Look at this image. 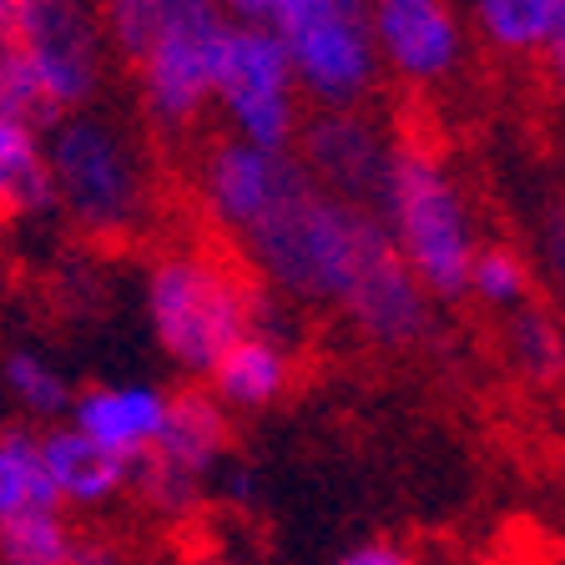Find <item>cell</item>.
Masks as SVG:
<instances>
[{
	"instance_id": "6da1fadb",
	"label": "cell",
	"mask_w": 565,
	"mask_h": 565,
	"mask_svg": "<svg viewBox=\"0 0 565 565\" xmlns=\"http://www.w3.org/2000/svg\"><path fill=\"white\" fill-rule=\"evenodd\" d=\"M243 253L268 294L339 308L379 349H414L435 329L439 303L404 268L379 212L318 188L308 172L243 237Z\"/></svg>"
},
{
	"instance_id": "7a4b0ae2",
	"label": "cell",
	"mask_w": 565,
	"mask_h": 565,
	"mask_svg": "<svg viewBox=\"0 0 565 565\" xmlns=\"http://www.w3.org/2000/svg\"><path fill=\"white\" fill-rule=\"evenodd\" d=\"M374 212L424 294L435 303H459L480 233L455 167L429 141H388Z\"/></svg>"
},
{
	"instance_id": "3957f363",
	"label": "cell",
	"mask_w": 565,
	"mask_h": 565,
	"mask_svg": "<svg viewBox=\"0 0 565 565\" xmlns=\"http://www.w3.org/2000/svg\"><path fill=\"white\" fill-rule=\"evenodd\" d=\"M56 212L76 233L117 243L152 217V167L141 141L106 111H66L46 127Z\"/></svg>"
},
{
	"instance_id": "277c9868",
	"label": "cell",
	"mask_w": 565,
	"mask_h": 565,
	"mask_svg": "<svg viewBox=\"0 0 565 565\" xmlns=\"http://www.w3.org/2000/svg\"><path fill=\"white\" fill-rule=\"evenodd\" d=\"M253 282L207 247H172L141 278L152 343L177 374L207 379L212 364L253 329Z\"/></svg>"
},
{
	"instance_id": "5b68a950",
	"label": "cell",
	"mask_w": 565,
	"mask_h": 565,
	"mask_svg": "<svg viewBox=\"0 0 565 565\" xmlns=\"http://www.w3.org/2000/svg\"><path fill=\"white\" fill-rule=\"evenodd\" d=\"M227 21L268 25L294 61L298 96L318 111H353L379 86L369 0H217Z\"/></svg>"
},
{
	"instance_id": "8992f818",
	"label": "cell",
	"mask_w": 565,
	"mask_h": 565,
	"mask_svg": "<svg viewBox=\"0 0 565 565\" xmlns=\"http://www.w3.org/2000/svg\"><path fill=\"white\" fill-rule=\"evenodd\" d=\"M212 106L223 111L227 137L268 147V152H294L298 141V82L294 61L268 25L227 21L217 71H212Z\"/></svg>"
},
{
	"instance_id": "52a82bcc",
	"label": "cell",
	"mask_w": 565,
	"mask_h": 565,
	"mask_svg": "<svg viewBox=\"0 0 565 565\" xmlns=\"http://www.w3.org/2000/svg\"><path fill=\"white\" fill-rule=\"evenodd\" d=\"M227 35V15L217 0H182L141 51L137 96L147 121L162 131H188L212 111V71Z\"/></svg>"
},
{
	"instance_id": "ba28073f",
	"label": "cell",
	"mask_w": 565,
	"mask_h": 565,
	"mask_svg": "<svg viewBox=\"0 0 565 565\" xmlns=\"http://www.w3.org/2000/svg\"><path fill=\"white\" fill-rule=\"evenodd\" d=\"M227 439H233V424L223 404L207 388H182L167 404L162 435L131 465V490H141V500L157 515H188L202 505L207 484L223 470Z\"/></svg>"
},
{
	"instance_id": "9c48e42d",
	"label": "cell",
	"mask_w": 565,
	"mask_h": 565,
	"mask_svg": "<svg viewBox=\"0 0 565 565\" xmlns=\"http://www.w3.org/2000/svg\"><path fill=\"white\" fill-rule=\"evenodd\" d=\"M11 35L31 61L35 82H41L56 117L82 111L102 96L106 41L92 0H21Z\"/></svg>"
},
{
	"instance_id": "30bf717a",
	"label": "cell",
	"mask_w": 565,
	"mask_h": 565,
	"mask_svg": "<svg viewBox=\"0 0 565 565\" xmlns=\"http://www.w3.org/2000/svg\"><path fill=\"white\" fill-rule=\"evenodd\" d=\"M298 177H303V162L294 152H268V147H253V141L223 137L202 157L198 202L233 243H243L288 198Z\"/></svg>"
},
{
	"instance_id": "8fae6325",
	"label": "cell",
	"mask_w": 565,
	"mask_h": 565,
	"mask_svg": "<svg viewBox=\"0 0 565 565\" xmlns=\"http://www.w3.org/2000/svg\"><path fill=\"white\" fill-rule=\"evenodd\" d=\"M369 41L379 71L404 86H439L465 61V21L455 0H369Z\"/></svg>"
},
{
	"instance_id": "7c38bea8",
	"label": "cell",
	"mask_w": 565,
	"mask_h": 565,
	"mask_svg": "<svg viewBox=\"0 0 565 565\" xmlns=\"http://www.w3.org/2000/svg\"><path fill=\"white\" fill-rule=\"evenodd\" d=\"M294 157L303 162V172L313 177L318 188L374 207L388 141L379 137L374 121H364L359 111H318V121L298 127Z\"/></svg>"
},
{
	"instance_id": "4fadbf2b",
	"label": "cell",
	"mask_w": 565,
	"mask_h": 565,
	"mask_svg": "<svg viewBox=\"0 0 565 565\" xmlns=\"http://www.w3.org/2000/svg\"><path fill=\"white\" fill-rule=\"evenodd\" d=\"M167 404H172V394L152 379H106V384H86L71 394L66 424H76L86 439L137 465L152 449V439L162 435Z\"/></svg>"
},
{
	"instance_id": "5bb4252c",
	"label": "cell",
	"mask_w": 565,
	"mask_h": 565,
	"mask_svg": "<svg viewBox=\"0 0 565 565\" xmlns=\"http://www.w3.org/2000/svg\"><path fill=\"white\" fill-rule=\"evenodd\" d=\"M35 435H41V465L51 475L61 510H106L131 490V459L102 449L76 424L56 419Z\"/></svg>"
},
{
	"instance_id": "9a60e30c",
	"label": "cell",
	"mask_w": 565,
	"mask_h": 565,
	"mask_svg": "<svg viewBox=\"0 0 565 565\" xmlns=\"http://www.w3.org/2000/svg\"><path fill=\"white\" fill-rule=\"evenodd\" d=\"M288 384H294V349L258 329H247L207 374V394L223 404L227 414L273 409V404L288 394Z\"/></svg>"
},
{
	"instance_id": "2e32d148",
	"label": "cell",
	"mask_w": 565,
	"mask_h": 565,
	"mask_svg": "<svg viewBox=\"0 0 565 565\" xmlns=\"http://www.w3.org/2000/svg\"><path fill=\"white\" fill-rule=\"evenodd\" d=\"M56 212V188H51L46 162V131L31 121L0 117V223H35Z\"/></svg>"
},
{
	"instance_id": "e0dca14e",
	"label": "cell",
	"mask_w": 565,
	"mask_h": 565,
	"mask_svg": "<svg viewBox=\"0 0 565 565\" xmlns=\"http://www.w3.org/2000/svg\"><path fill=\"white\" fill-rule=\"evenodd\" d=\"M0 388H6V399H11L25 419L41 424V429L66 419L71 394H76L66 369H61L46 349H35V343H11V349L0 353Z\"/></svg>"
},
{
	"instance_id": "ac0fdd59",
	"label": "cell",
	"mask_w": 565,
	"mask_h": 565,
	"mask_svg": "<svg viewBox=\"0 0 565 565\" xmlns=\"http://www.w3.org/2000/svg\"><path fill=\"white\" fill-rule=\"evenodd\" d=\"M25 510H61L51 475L41 465V435L31 424H6L0 429V525Z\"/></svg>"
},
{
	"instance_id": "d6986e66",
	"label": "cell",
	"mask_w": 565,
	"mask_h": 565,
	"mask_svg": "<svg viewBox=\"0 0 565 565\" xmlns=\"http://www.w3.org/2000/svg\"><path fill=\"white\" fill-rule=\"evenodd\" d=\"M505 353L520 379L530 384H555L565 374V329L555 323L551 308L535 298L505 313Z\"/></svg>"
},
{
	"instance_id": "ffe728a7",
	"label": "cell",
	"mask_w": 565,
	"mask_h": 565,
	"mask_svg": "<svg viewBox=\"0 0 565 565\" xmlns=\"http://www.w3.org/2000/svg\"><path fill=\"white\" fill-rule=\"evenodd\" d=\"M465 298H475L490 313H510V308L535 298V268L520 247L510 243H480L470 258V278H465Z\"/></svg>"
},
{
	"instance_id": "44dd1931",
	"label": "cell",
	"mask_w": 565,
	"mask_h": 565,
	"mask_svg": "<svg viewBox=\"0 0 565 565\" xmlns=\"http://www.w3.org/2000/svg\"><path fill=\"white\" fill-rule=\"evenodd\" d=\"M470 21L480 41L500 56H541L551 0H470Z\"/></svg>"
},
{
	"instance_id": "7402d4cb",
	"label": "cell",
	"mask_w": 565,
	"mask_h": 565,
	"mask_svg": "<svg viewBox=\"0 0 565 565\" xmlns=\"http://www.w3.org/2000/svg\"><path fill=\"white\" fill-rule=\"evenodd\" d=\"M76 525L66 510H25L0 525V565H71Z\"/></svg>"
},
{
	"instance_id": "603a6c76",
	"label": "cell",
	"mask_w": 565,
	"mask_h": 565,
	"mask_svg": "<svg viewBox=\"0 0 565 565\" xmlns=\"http://www.w3.org/2000/svg\"><path fill=\"white\" fill-rule=\"evenodd\" d=\"M0 117L31 121V127H41V131L56 121V111H51L46 92H41L31 61H25V51L15 46L11 31H0Z\"/></svg>"
},
{
	"instance_id": "cb8c5ba5",
	"label": "cell",
	"mask_w": 565,
	"mask_h": 565,
	"mask_svg": "<svg viewBox=\"0 0 565 565\" xmlns=\"http://www.w3.org/2000/svg\"><path fill=\"white\" fill-rule=\"evenodd\" d=\"M535 253H541V273L551 282L555 303L565 308V198L541 212V233H535Z\"/></svg>"
},
{
	"instance_id": "d4e9b609",
	"label": "cell",
	"mask_w": 565,
	"mask_h": 565,
	"mask_svg": "<svg viewBox=\"0 0 565 565\" xmlns=\"http://www.w3.org/2000/svg\"><path fill=\"white\" fill-rule=\"evenodd\" d=\"M541 61H545V76H551V86L565 96V0H551V25H545Z\"/></svg>"
},
{
	"instance_id": "484cf974",
	"label": "cell",
	"mask_w": 565,
	"mask_h": 565,
	"mask_svg": "<svg viewBox=\"0 0 565 565\" xmlns=\"http://www.w3.org/2000/svg\"><path fill=\"white\" fill-rule=\"evenodd\" d=\"M333 565H414V555L394 541H359V545H349Z\"/></svg>"
},
{
	"instance_id": "4316f807",
	"label": "cell",
	"mask_w": 565,
	"mask_h": 565,
	"mask_svg": "<svg viewBox=\"0 0 565 565\" xmlns=\"http://www.w3.org/2000/svg\"><path fill=\"white\" fill-rule=\"evenodd\" d=\"M71 565H127V551H121L111 535H86L76 530V551H71Z\"/></svg>"
},
{
	"instance_id": "83f0119b",
	"label": "cell",
	"mask_w": 565,
	"mask_h": 565,
	"mask_svg": "<svg viewBox=\"0 0 565 565\" xmlns=\"http://www.w3.org/2000/svg\"><path fill=\"white\" fill-rule=\"evenodd\" d=\"M15 11H21V0H0V31H11Z\"/></svg>"
},
{
	"instance_id": "f1b7e54d",
	"label": "cell",
	"mask_w": 565,
	"mask_h": 565,
	"mask_svg": "<svg viewBox=\"0 0 565 565\" xmlns=\"http://www.w3.org/2000/svg\"><path fill=\"white\" fill-rule=\"evenodd\" d=\"M217 565H247V561H217Z\"/></svg>"
}]
</instances>
